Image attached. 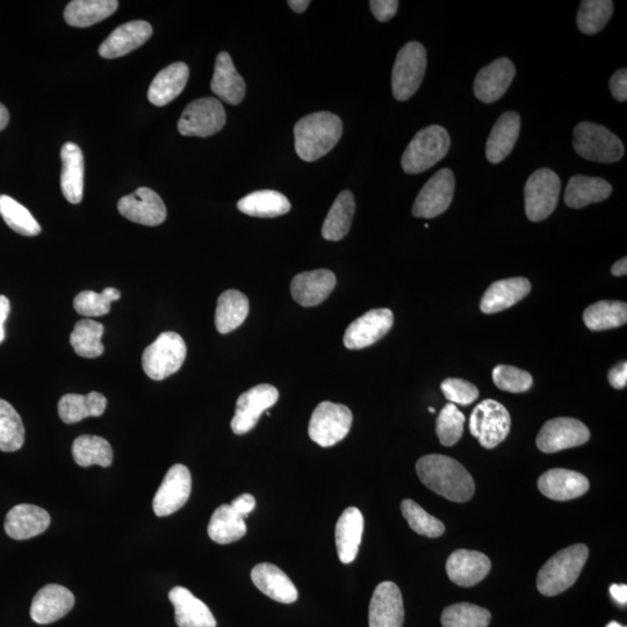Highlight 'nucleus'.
<instances>
[{
	"label": "nucleus",
	"instance_id": "f257e3e1",
	"mask_svg": "<svg viewBox=\"0 0 627 627\" xmlns=\"http://www.w3.org/2000/svg\"><path fill=\"white\" fill-rule=\"evenodd\" d=\"M416 472L424 486L452 502L470 501L475 493L472 475L450 457L429 454L417 461Z\"/></svg>",
	"mask_w": 627,
	"mask_h": 627
},
{
	"label": "nucleus",
	"instance_id": "f03ea898",
	"mask_svg": "<svg viewBox=\"0 0 627 627\" xmlns=\"http://www.w3.org/2000/svg\"><path fill=\"white\" fill-rule=\"evenodd\" d=\"M343 134L340 117L317 112L302 118L294 126L295 151L305 162H314L336 147Z\"/></svg>",
	"mask_w": 627,
	"mask_h": 627
},
{
	"label": "nucleus",
	"instance_id": "7ed1b4c3",
	"mask_svg": "<svg viewBox=\"0 0 627 627\" xmlns=\"http://www.w3.org/2000/svg\"><path fill=\"white\" fill-rule=\"evenodd\" d=\"M588 556V547L583 544L569 546L557 553L538 573L539 593L552 597L566 592L579 579Z\"/></svg>",
	"mask_w": 627,
	"mask_h": 627
},
{
	"label": "nucleus",
	"instance_id": "20e7f679",
	"mask_svg": "<svg viewBox=\"0 0 627 627\" xmlns=\"http://www.w3.org/2000/svg\"><path fill=\"white\" fill-rule=\"evenodd\" d=\"M450 146V135L444 127L432 125L421 129L402 156L403 171L409 175L422 174L442 161L448 155Z\"/></svg>",
	"mask_w": 627,
	"mask_h": 627
},
{
	"label": "nucleus",
	"instance_id": "39448f33",
	"mask_svg": "<svg viewBox=\"0 0 627 627\" xmlns=\"http://www.w3.org/2000/svg\"><path fill=\"white\" fill-rule=\"evenodd\" d=\"M573 147L576 154L587 161L616 163L624 154V144L607 127L594 122H581L574 129Z\"/></svg>",
	"mask_w": 627,
	"mask_h": 627
},
{
	"label": "nucleus",
	"instance_id": "423d86ee",
	"mask_svg": "<svg viewBox=\"0 0 627 627\" xmlns=\"http://www.w3.org/2000/svg\"><path fill=\"white\" fill-rule=\"evenodd\" d=\"M187 348L183 337L167 331L156 338L153 344L144 350L142 356L143 371L150 379L161 381L180 370L186 358Z\"/></svg>",
	"mask_w": 627,
	"mask_h": 627
},
{
	"label": "nucleus",
	"instance_id": "0eeeda50",
	"mask_svg": "<svg viewBox=\"0 0 627 627\" xmlns=\"http://www.w3.org/2000/svg\"><path fill=\"white\" fill-rule=\"evenodd\" d=\"M427 70V50L420 42H408L396 56L392 74L393 95L399 102L412 98Z\"/></svg>",
	"mask_w": 627,
	"mask_h": 627
},
{
	"label": "nucleus",
	"instance_id": "6e6552de",
	"mask_svg": "<svg viewBox=\"0 0 627 627\" xmlns=\"http://www.w3.org/2000/svg\"><path fill=\"white\" fill-rule=\"evenodd\" d=\"M353 416L344 405L324 401L316 407L309 422L308 434L322 448H330L348 436Z\"/></svg>",
	"mask_w": 627,
	"mask_h": 627
},
{
	"label": "nucleus",
	"instance_id": "1a4fd4ad",
	"mask_svg": "<svg viewBox=\"0 0 627 627\" xmlns=\"http://www.w3.org/2000/svg\"><path fill=\"white\" fill-rule=\"evenodd\" d=\"M561 180L550 169H539L525 184V213L532 222L549 218L558 206Z\"/></svg>",
	"mask_w": 627,
	"mask_h": 627
},
{
	"label": "nucleus",
	"instance_id": "9d476101",
	"mask_svg": "<svg viewBox=\"0 0 627 627\" xmlns=\"http://www.w3.org/2000/svg\"><path fill=\"white\" fill-rule=\"evenodd\" d=\"M511 418L506 407L492 399L479 403L470 418L471 434L485 449H494L507 438Z\"/></svg>",
	"mask_w": 627,
	"mask_h": 627
},
{
	"label": "nucleus",
	"instance_id": "9b49d317",
	"mask_svg": "<svg viewBox=\"0 0 627 627\" xmlns=\"http://www.w3.org/2000/svg\"><path fill=\"white\" fill-rule=\"evenodd\" d=\"M226 121V111L220 100L200 98L187 105L178 121V131L184 136L208 138L222 131Z\"/></svg>",
	"mask_w": 627,
	"mask_h": 627
},
{
	"label": "nucleus",
	"instance_id": "f8f14e48",
	"mask_svg": "<svg viewBox=\"0 0 627 627\" xmlns=\"http://www.w3.org/2000/svg\"><path fill=\"white\" fill-rule=\"evenodd\" d=\"M456 179L450 169H442L432 176L415 200L413 215L416 218L434 219L448 211L452 200Z\"/></svg>",
	"mask_w": 627,
	"mask_h": 627
},
{
	"label": "nucleus",
	"instance_id": "ddd939ff",
	"mask_svg": "<svg viewBox=\"0 0 627 627\" xmlns=\"http://www.w3.org/2000/svg\"><path fill=\"white\" fill-rule=\"evenodd\" d=\"M590 431L579 420L558 417L546 422L537 436L538 449L544 453H556L586 444Z\"/></svg>",
	"mask_w": 627,
	"mask_h": 627
},
{
	"label": "nucleus",
	"instance_id": "4468645a",
	"mask_svg": "<svg viewBox=\"0 0 627 627\" xmlns=\"http://www.w3.org/2000/svg\"><path fill=\"white\" fill-rule=\"evenodd\" d=\"M279 392L272 385H258L243 393L236 402L232 429L236 435L248 434L266 410L276 405Z\"/></svg>",
	"mask_w": 627,
	"mask_h": 627
},
{
	"label": "nucleus",
	"instance_id": "2eb2a0df",
	"mask_svg": "<svg viewBox=\"0 0 627 627\" xmlns=\"http://www.w3.org/2000/svg\"><path fill=\"white\" fill-rule=\"evenodd\" d=\"M191 490L189 468L182 464L172 466L154 497L153 509L156 516L167 517L177 513L189 501Z\"/></svg>",
	"mask_w": 627,
	"mask_h": 627
},
{
	"label": "nucleus",
	"instance_id": "dca6fc26",
	"mask_svg": "<svg viewBox=\"0 0 627 627\" xmlns=\"http://www.w3.org/2000/svg\"><path fill=\"white\" fill-rule=\"evenodd\" d=\"M394 316L389 309H372L353 321L345 331L344 345L349 350H360L377 343L392 329Z\"/></svg>",
	"mask_w": 627,
	"mask_h": 627
},
{
	"label": "nucleus",
	"instance_id": "f3484780",
	"mask_svg": "<svg viewBox=\"0 0 627 627\" xmlns=\"http://www.w3.org/2000/svg\"><path fill=\"white\" fill-rule=\"evenodd\" d=\"M118 209L127 220L143 226L155 227L167 219V207L162 198L148 187H140L129 196L121 198Z\"/></svg>",
	"mask_w": 627,
	"mask_h": 627
},
{
	"label": "nucleus",
	"instance_id": "a211bd4d",
	"mask_svg": "<svg viewBox=\"0 0 627 627\" xmlns=\"http://www.w3.org/2000/svg\"><path fill=\"white\" fill-rule=\"evenodd\" d=\"M515 76L514 63L501 57L478 72L473 85L474 95L482 103L493 104L506 95Z\"/></svg>",
	"mask_w": 627,
	"mask_h": 627
},
{
	"label": "nucleus",
	"instance_id": "6ab92c4d",
	"mask_svg": "<svg viewBox=\"0 0 627 627\" xmlns=\"http://www.w3.org/2000/svg\"><path fill=\"white\" fill-rule=\"evenodd\" d=\"M405 608L401 590L393 582H381L370 603V627H402Z\"/></svg>",
	"mask_w": 627,
	"mask_h": 627
},
{
	"label": "nucleus",
	"instance_id": "aec40b11",
	"mask_svg": "<svg viewBox=\"0 0 627 627\" xmlns=\"http://www.w3.org/2000/svg\"><path fill=\"white\" fill-rule=\"evenodd\" d=\"M75 597L60 585H47L35 595L31 617L36 624L46 625L59 621L74 608Z\"/></svg>",
	"mask_w": 627,
	"mask_h": 627
},
{
	"label": "nucleus",
	"instance_id": "412c9836",
	"mask_svg": "<svg viewBox=\"0 0 627 627\" xmlns=\"http://www.w3.org/2000/svg\"><path fill=\"white\" fill-rule=\"evenodd\" d=\"M153 34V27L147 21H129L113 31L99 47V55L107 60L118 59L140 48Z\"/></svg>",
	"mask_w": 627,
	"mask_h": 627
},
{
	"label": "nucleus",
	"instance_id": "4be33fe9",
	"mask_svg": "<svg viewBox=\"0 0 627 627\" xmlns=\"http://www.w3.org/2000/svg\"><path fill=\"white\" fill-rule=\"evenodd\" d=\"M336 283V276L329 270L300 273L292 280V297L301 306L314 307L328 299Z\"/></svg>",
	"mask_w": 627,
	"mask_h": 627
},
{
	"label": "nucleus",
	"instance_id": "5701e85b",
	"mask_svg": "<svg viewBox=\"0 0 627 627\" xmlns=\"http://www.w3.org/2000/svg\"><path fill=\"white\" fill-rule=\"evenodd\" d=\"M492 564L484 553L458 550L446 562V572L453 583L460 587H473L484 580Z\"/></svg>",
	"mask_w": 627,
	"mask_h": 627
},
{
	"label": "nucleus",
	"instance_id": "b1692460",
	"mask_svg": "<svg viewBox=\"0 0 627 627\" xmlns=\"http://www.w3.org/2000/svg\"><path fill=\"white\" fill-rule=\"evenodd\" d=\"M538 488L551 500L568 501L585 495L589 489V481L579 472L554 468L539 478Z\"/></svg>",
	"mask_w": 627,
	"mask_h": 627
},
{
	"label": "nucleus",
	"instance_id": "393cba45",
	"mask_svg": "<svg viewBox=\"0 0 627 627\" xmlns=\"http://www.w3.org/2000/svg\"><path fill=\"white\" fill-rule=\"evenodd\" d=\"M50 525V516L45 509L34 504H18L5 518L7 536L16 540H27L41 535Z\"/></svg>",
	"mask_w": 627,
	"mask_h": 627
},
{
	"label": "nucleus",
	"instance_id": "a878e982",
	"mask_svg": "<svg viewBox=\"0 0 627 627\" xmlns=\"http://www.w3.org/2000/svg\"><path fill=\"white\" fill-rule=\"evenodd\" d=\"M531 292L530 281L516 277L496 281L490 285L482 297L480 308L482 313L495 314L515 306L528 297Z\"/></svg>",
	"mask_w": 627,
	"mask_h": 627
},
{
	"label": "nucleus",
	"instance_id": "bb28decb",
	"mask_svg": "<svg viewBox=\"0 0 627 627\" xmlns=\"http://www.w3.org/2000/svg\"><path fill=\"white\" fill-rule=\"evenodd\" d=\"M521 132L520 114L514 111L503 113L490 132L486 146L487 160L499 164L513 151Z\"/></svg>",
	"mask_w": 627,
	"mask_h": 627
},
{
	"label": "nucleus",
	"instance_id": "cd10ccee",
	"mask_svg": "<svg viewBox=\"0 0 627 627\" xmlns=\"http://www.w3.org/2000/svg\"><path fill=\"white\" fill-rule=\"evenodd\" d=\"M211 89L222 102L239 105L243 102L247 85L237 72L232 57L222 52L216 57Z\"/></svg>",
	"mask_w": 627,
	"mask_h": 627
},
{
	"label": "nucleus",
	"instance_id": "c85d7f7f",
	"mask_svg": "<svg viewBox=\"0 0 627 627\" xmlns=\"http://www.w3.org/2000/svg\"><path fill=\"white\" fill-rule=\"evenodd\" d=\"M256 588L279 603L291 604L298 600V589L286 573L272 564H259L251 571Z\"/></svg>",
	"mask_w": 627,
	"mask_h": 627
},
{
	"label": "nucleus",
	"instance_id": "c756f323",
	"mask_svg": "<svg viewBox=\"0 0 627 627\" xmlns=\"http://www.w3.org/2000/svg\"><path fill=\"white\" fill-rule=\"evenodd\" d=\"M169 600L174 605L176 624L179 627H216L212 611L189 589L175 587L169 593Z\"/></svg>",
	"mask_w": 627,
	"mask_h": 627
},
{
	"label": "nucleus",
	"instance_id": "7c9ffc66",
	"mask_svg": "<svg viewBox=\"0 0 627 627\" xmlns=\"http://www.w3.org/2000/svg\"><path fill=\"white\" fill-rule=\"evenodd\" d=\"M61 190L70 204H81L84 193L85 162L83 151L77 144L68 142L61 150Z\"/></svg>",
	"mask_w": 627,
	"mask_h": 627
},
{
	"label": "nucleus",
	"instance_id": "2f4dec72",
	"mask_svg": "<svg viewBox=\"0 0 627 627\" xmlns=\"http://www.w3.org/2000/svg\"><path fill=\"white\" fill-rule=\"evenodd\" d=\"M364 531V517L360 510L351 507L344 511L336 524L335 540L338 558L345 565L357 558Z\"/></svg>",
	"mask_w": 627,
	"mask_h": 627
},
{
	"label": "nucleus",
	"instance_id": "473e14b6",
	"mask_svg": "<svg viewBox=\"0 0 627 627\" xmlns=\"http://www.w3.org/2000/svg\"><path fill=\"white\" fill-rule=\"evenodd\" d=\"M190 69L187 64L177 62L158 72L148 91L149 102L157 107L168 105L185 89Z\"/></svg>",
	"mask_w": 627,
	"mask_h": 627
},
{
	"label": "nucleus",
	"instance_id": "72a5a7b5",
	"mask_svg": "<svg viewBox=\"0 0 627 627\" xmlns=\"http://www.w3.org/2000/svg\"><path fill=\"white\" fill-rule=\"evenodd\" d=\"M612 193L607 180L598 177L576 175L569 180L565 191V204L580 209L590 204L602 203Z\"/></svg>",
	"mask_w": 627,
	"mask_h": 627
},
{
	"label": "nucleus",
	"instance_id": "f704fd0d",
	"mask_svg": "<svg viewBox=\"0 0 627 627\" xmlns=\"http://www.w3.org/2000/svg\"><path fill=\"white\" fill-rule=\"evenodd\" d=\"M106 407L107 399L98 392L88 395L67 394L59 402V415L64 423L75 424L88 417L102 416Z\"/></svg>",
	"mask_w": 627,
	"mask_h": 627
},
{
	"label": "nucleus",
	"instance_id": "c9c22d12",
	"mask_svg": "<svg viewBox=\"0 0 627 627\" xmlns=\"http://www.w3.org/2000/svg\"><path fill=\"white\" fill-rule=\"evenodd\" d=\"M249 309V300L243 293L235 290L223 292L216 306V329L220 334L232 333L247 319Z\"/></svg>",
	"mask_w": 627,
	"mask_h": 627
},
{
	"label": "nucleus",
	"instance_id": "e433bc0d",
	"mask_svg": "<svg viewBox=\"0 0 627 627\" xmlns=\"http://www.w3.org/2000/svg\"><path fill=\"white\" fill-rule=\"evenodd\" d=\"M245 518L230 506L222 504L214 511L208 524V536L213 542L226 545L237 542L247 533Z\"/></svg>",
	"mask_w": 627,
	"mask_h": 627
},
{
	"label": "nucleus",
	"instance_id": "4c0bfd02",
	"mask_svg": "<svg viewBox=\"0 0 627 627\" xmlns=\"http://www.w3.org/2000/svg\"><path fill=\"white\" fill-rule=\"evenodd\" d=\"M356 212L355 197L350 191L338 194L323 223L322 236L327 241H341L348 235Z\"/></svg>",
	"mask_w": 627,
	"mask_h": 627
},
{
	"label": "nucleus",
	"instance_id": "58836bf2",
	"mask_svg": "<svg viewBox=\"0 0 627 627\" xmlns=\"http://www.w3.org/2000/svg\"><path fill=\"white\" fill-rule=\"evenodd\" d=\"M118 6L115 0H74L66 7L64 19L72 27H89L111 17Z\"/></svg>",
	"mask_w": 627,
	"mask_h": 627
},
{
	"label": "nucleus",
	"instance_id": "ea45409f",
	"mask_svg": "<svg viewBox=\"0 0 627 627\" xmlns=\"http://www.w3.org/2000/svg\"><path fill=\"white\" fill-rule=\"evenodd\" d=\"M244 214L255 218H277L291 211L290 201L277 191L264 190L250 193L237 203Z\"/></svg>",
	"mask_w": 627,
	"mask_h": 627
},
{
	"label": "nucleus",
	"instance_id": "a19ab883",
	"mask_svg": "<svg viewBox=\"0 0 627 627\" xmlns=\"http://www.w3.org/2000/svg\"><path fill=\"white\" fill-rule=\"evenodd\" d=\"M72 457L81 467L98 465L110 467L113 461V450L106 439L99 436L84 435L75 439L72 444Z\"/></svg>",
	"mask_w": 627,
	"mask_h": 627
},
{
	"label": "nucleus",
	"instance_id": "79ce46f5",
	"mask_svg": "<svg viewBox=\"0 0 627 627\" xmlns=\"http://www.w3.org/2000/svg\"><path fill=\"white\" fill-rule=\"evenodd\" d=\"M104 331L102 323L89 319L78 321L70 335L71 347L83 358L100 357L105 351L102 342Z\"/></svg>",
	"mask_w": 627,
	"mask_h": 627
},
{
	"label": "nucleus",
	"instance_id": "37998d69",
	"mask_svg": "<svg viewBox=\"0 0 627 627\" xmlns=\"http://www.w3.org/2000/svg\"><path fill=\"white\" fill-rule=\"evenodd\" d=\"M583 321L593 331L622 327L627 321V305L621 301L596 302L583 313Z\"/></svg>",
	"mask_w": 627,
	"mask_h": 627
},
{
	"label": "nucleus",
	"instance_id": "c03bdc74",
	"mask_svg": "<svg viewBox=\"0 0 627 627\" xmlns=\"http://www.w3.org/2000/svg\"><path fill=\"white\" fill-rule=\"evenodd\" d=\"M25 427L17 410L0 399V451L16 452L23 448Z\"/></svg>",
	"mask_w": 627,
	"mask_h": 627
},
{
	"label": "nucleus",
	"instance_id": "a18cd8bd",
	"mask_svg": "<svg viewBox=\"0 0 627 627\" xmlns=\"http://www.w3.org/2000/svg\"><path fill=\"white\" fill-rule=\"evenodd\" d=\"M612 14H614V3L611 0H583L576 24L583 34L594 35L604 30Z\"/></svg>",
	"mask_w": 627,
	"mask_h": 627
},
{
	"label": "nucleus",
	"instance_id": "49530a36",
	"mask_svg": "<svg viewBox=\"0 0 627 627\" xmlns=\"http://www.w3.org/2000/svg\"><path fill=\"white\" fill-rule=\"evenodd\" d=\"M0 215L14 232L23 236H36L41 227L26 207L9 196H0Z\"/></svg>",
	"mask_w": 627,
	"mask_h": 627
},
{
	"label": "nucleus",
	"instance_id": "de8ad7c7",
	"mask_svg": "<svg viewBox=\"0 0 627 627\" xmlns=\"http://www.w3.org/2000/svg\"><path fill=\"white\" fill-rule=\"evenodd\" d=\"M492 615L478 605L458 603L445 608L442 615L443 627H488Z\"/></svg>",
	"mask_w": 627,
	"mask_h": 627
},
{
	"label": "nucleus",
	"instance_id": "09e8293b",
	"mask_svg": "<svg viewBox=\"0 0 627 627\" xmlns=\"http://www.w3.org/2000/svg\"><path fill=\"white\" fill-rule=\"evenodd\" d=\"M401 511L410 528L418 533V535L429 538H438L444 535L445 525L437 520L436 517L428 514L427 511L415 501H403Z\"/></svg>",
	"mask_w": 627,
	"mask_h": 627
},
{
	"label": "nucleus",
	"instance_id": "8fccbe9b",
	"mask_svg": "<svg viewBox=\"0 0 627 627\" xmlns=\"http://www.w3.org/2000/svg\"><path fill=\"white\" fill-rule=\"evenodd\" d=\"M121 293L117 288L108 287L102 293L84 291L74 300L75 311L86 317L104 316L110 312L113 301H118Z\"/></svg>",
	"mask_w": 627,
	"mask_h": 627
},
{
	"label": "nucleus",
	"instance_id": "3c124183",
	"mask_svg": "<svg viewBox=\"0 0 627 627\" xmlns=\"http://www.w3.org/2000/svg\"><path fill=\"white\" fill-rule=\"evenodd\" d=\"M466 417L456 405L449 403L439 413L436 423V432L439 442L444 446H453L463 436Z\"/></svg>",
	"mask_w": 627,
	"mask_h": 627
},
{
	"label": "nucleus",
	"instance_id": "603ef678",
	"mask_svg": "<svg viewBox=\"0 0 627 627\" xmlns=\"http://www.w3.org/2000/svg\"><path fill=\"white\" fill-rule=\"evenodd\" d=\"M493 381L496 387L510 393L528 392L533 383L529 372L508 365L495 367Z\"/></svg>",
	"mask_w": 627,
	"mask_h": 627
},
{
	"label": "nucleus",
	"instance_id": "864d4df0",
	"mask_svg": "<svg viewBox=\"0 0 627 627\" xmlns=\"http://www.w3.org/2000/svg\"><path fill=\"white\" fill-rule=\"evenodd\" d=\"M441 388L445 398L453 405L470 406L479 398L477 386L463 379H446L443 381Z\"/></svg>",
	"mask_w": 627,
	"mask_h": 627
},
{
	"label": "nucleus",
	"instance_id": "5fc2aeb1",
	"mask_svg": "<svg viewBox=\"0 0 627 627\" xmlns=\"http://www.w3.org/2000/svg\"><path fill=\"white\" fill-rule=\"evenodd\" d=\"M370 7L374 17L380 23H387L398 12L399 2H396V0H372Z\"/></svg>",
	"mask_w": 627,
	"mask_h": 627
},
{
	"label": "nucleus",
	"instance_id": "6e6d98bb",
	"mask_svg": "<svg viewBox=\"0 0 627 627\" xmlns=\"http://www.w3.org/2000/svg\"><path fill=\"white\" fill-rule=\"evenodd\" d=\"M610 90L612 96L618 102L625 103L627 100V70L619 69L610 79Z\"/></svg>",
	"mask_w": 627,
	"mask_h": 627
},
{
	"label": "nucleus",
	"instance_id": "4d7b16f0",
	"mask_svg": "<svg viewBox=\"0 0 627 627\" xmlns=\"http://www.w3.org/2000/svg\"><path fill=\"white\" fill-rule=\"evenodd\" d=\"M230 506L244 518L247 517L256 507L255 497L251 494H243L230 503Z\"/></svg>",
	"mask_w": 627,
	"mask_h": 627
},
{
	"label": "nucleus",
	"instance_id": "13d9d810",
	"mask_svg": "<svg viewBox=\"0 0 627 627\" xmlns=\"http://www.w3.org/2000/svg\"><path fill=\"white\" fill-rule=\"evenodd\" d=\"M609 383L616 389H623L627 384V364L626 362L612 367L608 374Z\"/></svg>",
	"mask_w": 627,
	"mask_h": 627
},
{
	"label": "nucleus",
	"instance_id": "bf43d9fd",
	"mask_svg": "<svg viewBox=\"0 0 627 627\" xmlns=\"http://www.w3.org/2000/svg\"><path fill=\"white\" fill-rule=\"evenodd\" d=\"M11 311L10 300L5 295H0V343L5 340L4 324Z\"/></svg>",
	"mask_w": 627,
	"mask_h": 627
},
{
	"label": "nucleus",
	"instance_id": "052dcab7",
	"mask_svg": "<svg viewBox=\"0 0 627 627\" xmlns=\"http://www.w3.org/2000/svg\"><path fill=\"white\" fill-rule=\"evenodd\" d=\"M610 594L616 602L622 605L627 603V586L626 585H612L610 587Z\"/></svg>",
	"mask_w": 627,
	"mask_h": 627
},
{
	"label": "nucleus",
	"instance_id": "680f3d73",
	"mask_svg": "<svg viewBox=\"0 0 627 627\" xmlns=\"http://www.w3.org/2000/svg\"><path fill=\"white\" fill-rule=\"evenodd\" d=\"M611 273H612V275H614L616 277L626 276V273H627V258L624 257L622 259H619V261H617L614 265H612Z\"/></svg>",
	"mask_w": 627,
	"mask_h": 627
},
{
	"label": "nucleus",
	"instance_id": "e2e57ef3",
	"mask_svg": "<svg viewBox=\"0 0 627 627\" xmlns=\"http://www.w3.org/2000/svg\"><path fill=\"white\" fill-rule=\"evenodd\" d=\"M287 4L290 5L294 12L304 13L308 9V6L311 5V2H309V0H290Z\"/></svg>",
	"mask_w": 627,
	"mask_h": 627
},
{
	"label": "nucleus",
	"instance_id": "0e129e2a",
	"mask_svg": "<svg viewBox=\"0 0 627 627\" xmlns=\"http://www.w3.org/2000/svg\"><path fill=\"white\" fill-rule=\"evenodd\" d=\"M9 121V111H7V108L3 104H0V131H3V129H5L6 126L9 125Z\"/></svg>",
	"mask_w": 627,
	"mask_h": 627
},
{
	"label": "nucleus",
	"instance_id": "69168bd1",
	"mask_svg": "<svg viewBox=\"0 0 627 627\" xmlns=\"http://www.w3.org/2000/svg\"><path fill=\"white\" fill-rule=\"evenodd\" d=\"M607 627H626V626H624V625H622V624H619V623H617V622H610V623L607 625Z\"/></svg>",
	"mask_w": 627,
	"mask_h": 627
},
{
	"label": "nucleus",
	"instance_id": "338daca9",
	"mask_svg": "<svg viewBox=\"0 0 627 627\" xmlns=\"http://www.w3.org/2000/svg\"><path fill=\"white\" fill-rule=\"evenodd\" d=\"M429 412H430V413H435V412H436V410H435V408L430 407V408H429Z\"/></svg>",
	"mask_w": 627,
	"mask_h": 627
}]
</instances>
